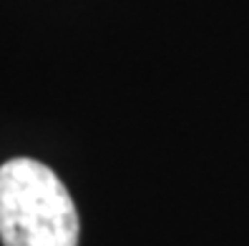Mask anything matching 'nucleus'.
Wrapping results in <instances>:
<instances>
[{
	"label": "nucleus",
	"mask_w": 249,
	"mask_h": 246,
	"mask_svg": "<svg viewBox=\"0 0 249 246\" xmlns=\"http://www.w3.org/2000/svg\"><path fill=\"white\" fill-rule=\"evenodd\" d=\"M78 211L63 181L36 158L0 166L3 246H78Z\"/></svg>",
	"instance_id": "1"
}]
</instances>
